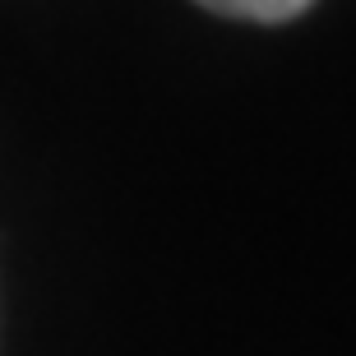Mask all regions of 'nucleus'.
I'll return each instance as SVG.
<instances>
[{"label": "nucleus", "instance_id": "obj_1", "mask_svg": "<svg viewBox=\"0 0 356 356\" xmlns=\"http://www.w3.org/2000/svg\"><path fill=\"white\" fill-rule=\"evenodd\" d=\"M199 5L227 19H254V24H287L301 10H310V0H199Z\"/></svg>", "mask_w": 356, "mask_h": 356}]
</instances>
